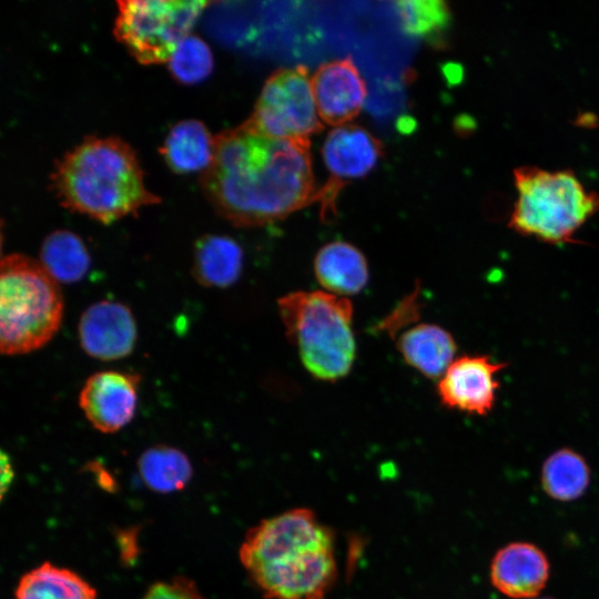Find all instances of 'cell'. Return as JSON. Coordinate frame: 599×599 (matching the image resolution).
I'll list each match as a JSON object with an SVG mask.
<instances>
[{
  "label": "cell",
  "mask_w": 599,
  "mask_h": 599,
  "mask_svg": "<svg viewBox=\"0 0 599 599\" xmlns=\"http://www.w3.org/2000/svg\"><path fill=\"white\" fill-rule=\"evenodd\" d=\"M82 349L91 357L114 361L131 354L136 341V323L131 309L114 301L90 305L78 326Z\"/></svg>",
  "instance_id": "11"
},
{
  "label": "cell",
  "mask_w": 599,
  "mask_h": 599,
  "mask_svg": "<svg viewBox=\"0 0 599 599\" xmlns=\"http://www.w3.org/2000/svg\"><path fill=\"white\" fill-rule=\"evenodd\" d=\"M405 362L428 378L441 377L455 361L457 345L453 335L435 324H418L398 339Z\"/></svg>",
  "instance_id": "16"
},
{
  "label": "cell",
  "mask_w": 599,
  "mask_h": 599,
  "mask_svg": "<svg viewBox=\"0 0 599 599\" xmlns=\"http://www.w3.org/2000/svg\"><path fill=\"white\" fill-rule=\"evenodd\" d=\"M591 481V468L586 458L569 447L552 451L542 463L540 485L545 494L560 502L582 497Z\"/></svg>",
  "instance_id": "19"
},
{
  "label": "cell",
  "mask_w": 599,
  "mask_h": 599,
  "mask_svg": "<svg viewBox=\"0 0 599 599\" xmlns=\"http://www.w3.org/2000/svg\"><path fill=\"white\" fill-rule=\"evenodd\" d=\"M114 35L142 64L167 62L207 4L196 0L118 1Z\"/></svg>",
  "instance_id": "7"
},
{
  "label": "cell",
  "mask_w": 599,
  "mask_h": 599,
  "mask_svg": "<svg viewBox=\"0 0 599 599\" xmlns=\"http://www.w3.org/2000/svg\"><path fill=\"white\" fill-rule=\"evenodd\" d=\"M312 87L321 120L336 126L357 116L367 95L365 81L348 58L322 64Z\"/></svg>",
  "instance_id": "14"
},
{
  "label": "cell",
  "mask_w": 599,
  "mask_h": 599,
  "mask_svg": "<svg viewBox=\"0 0 599 599\" xmlns=\"http://www.w3.org/2000/svg\"><path fill=\"white\" fill-rule=\"evenodd\" d=\"M201 186L215 210L237 226L282 220L315 196L309 142L272 139L246 123L222 132Z\"/></svg>",
  "instance_id": "1"
},
{
  "label": "cell",
  "mask_w": 599,
  "mask_h": 599,
  "mask_svg": "<svg viewBox=\"0 0 599 599\" xmlns=\"http://www.w3.org/2000/svg\"><path fill=\"white\" fill-rule=\"evenodd\" d=\"M397 6L403 28L409 34L433 35L449 19L448 8L443 1H402Z\"/></svg>",
  "instance_id": "24"
},
{
  "label": "cell",
  "mask_w": 599,
  "mask_h": 599,
  "mask_svg": "<svg viewBox=\"0 0 599 599\" xmlns=\"http://www.w3.org/2000/svg\"><path fill=\"white\" fill-rule=\"evenodd\" d=\"M40 263L59 283H75L90 268V255L82 240L73 232L50 233L40 248Z\"/></svg>",
  "instance_id": "22"
},
{
  "label": "cell",
  "mask_w": 599,
  "mask_h": 599,
  "mask_svg": "<svg viewBox=\"0 0 599 599\" xmlns=\"http://www.w3.org/2000/svg\"><path fill=\"white\" fill-rule=\"evenodd\" d=\"M514 179L518 196L509 227L521 235L567 243L599 210V195L588 191L570 170L521 166L514 170Z\"/></svg>",
  "instance_id": "6"
},
{
  "label": "cell",
  "mask_w": 599,
  "mask_h": 599,
  "mask_svg": "<svg viewBox=\"0 0 599 599\" xmlns=\"http://www.w3.org/2000/svg\"><path fill=\"white\" fill-rule=\"evenodd\" d=\"M314 273L326 292L345 297L359 293L368 281V264L354 245L334 241L319 248Z\"/></svg>",
  "instance_id": "15"
},
{
  "label": "cell",
  "mask_w": 599,
  "mask_h": 599,
  "mask_svg": "<svg viewBox=\"0 0 599 599\" xmlns=\"http://www.w3.org/2000/svg\"><path fill=\"white\" fill-rule=\"evenodd\" d=\"M550 577L546 552L529 541H511L500 547L489 564V580L501 595L511 599L540 596Z\"/></svg>",
  "instance_id": "12"
},
{
  "label": "cell",
  "mask_w": 599,
  "mask_h": 599,
  "mask_svg": "<svg viewBox=\"0 0 599 599\" xmlns=\"http://www.w3.org/2000/svg\"><path fill=\"white\" fill-rule=\"evenodd\" d=\"M240 561L267 599H323L337 577L334 534L308 508H292L252 527Z\"/></svg>",
  "instance_id": "2"
},
{
  "label": "cell",
  "mask_w": 599,
  "mask_h": 599,
  "mask_svg": "<svg viewBox=\"0 0 599 599\" xmlns=\"http://www.w3.org/2000/svg\"><path fill=\"white\" fill-rule=\"evenodd\" d=\"M51 186L60 203L104 224L155 204L132 148L116 136L87 138L55 162Z\"/></svg>",
  "instance_id": "3"
},
{
  "label": "cell",
  "mask_w": 599,
  "mask_h": 599,
  "mask_svg": "<svg viewBox=\"0 0 599 599\" xmlns=\"http://www.w3.org/2000/svg\"><path fill=\"white\" fill-rule=\"evenodd\" d=\"M14 599H97V591L74 571L43 562L21 577Z\"/></svg>",
  "instance_id": "20"
},
{
  "label": "cell",
  "mask_w": 599,
  "mask_h": 599,
  "mask_svg": "<svg viewBox=\"0 0 599 599\" xmlns=\"http://www.w3.org/2000/svg\"><path fill=\"white\" fill-rule=\"evenodd\" d=\"M380 154L379 141L367 130L354 124L335 126L322 146L323 161L333 177L331 186L322 192L325 203L329 202L331 195L336 194L338 185L370 172Z\"/></svg>",
  "instance_id": "13"
},
{
  "label": "cell",
  "mask_w": 599,
  "mask_h": 599,
  "mask_svg": "<svg viewBox=\"0 0 599 599\" xmlns=\"http://www.w3.org/2000/svg\"><path fill=\"white\" fill-rule=\"evenodd\" d=\"M505 363L486 355H465L456 358L440 377L437 394L444 406L468 414L486 415L496 400L497 374Z\"/></svg>",
  "instance_id": "9"
},
{
  "label": "cell",
  "mask_w": 599,
  "mask_h": 599,
  "mask_svg": "<svg viewBox=\"0 0 599 599\" xmlns=\"http://www.w3.org/2000/svg\"><path fill=\"white\" fill-rule=\"evenodd\" d=\"M140 376L118 370L91 375L79 395V405L89 423L105 434L115 433L134 417Z\"/></svg>",
  "instance_id": "10"
},
{
  "label": "cell",
  "mask_w": 599,
  "mask_h": 599,
  "mask_svg": "<svg viewBox=\"0 0 599 599\" xmlns=\"http://www.w3.org/2000/svg\"><path fill=\"white\" fill-rule=\"evenodd\" d=\"M160 152L176 173L204 172L212 163L215 136L197 120H184L171 128Z\"/></svg>",
  "instance_id": "17"
},
{
  "label": "cell",
  "mask_w": 599,
  "mask_h": 599,
  "mask_svg": "<svg viewBox=\"0 0 599 599\" xmlns=\"http://www.w3.org/2000/svg\"><path fill=\"white\" fill-rule=\"evenodd\" d=\"M278 313L302 364L315 378L335 382L354 363L353 307L346 297L322 291H298L277 302Z\"/></svg>",
  "instance_id": "4"
},
{
  "label": "cell",
  "mask_w": 599,
  "mask_h": 599,
  "mask_svg": "<svg viewBox=\"0 0 599 599\" xmlns=\"http://www.w3.org/2000/svg\"><path fill=\"white\" fill-rule=\"evenodd\" d=\"M63 316L59 282L40 261L22 254L0 263V348L21 355L44 346L58 332Z\"/></svg>",
  "instance_id": "5"
},
{
  "label": "cell",
  "mask_w": 599,
  "mask_h": 599,
  "mask_svg": "<svg viewBox=\"0 0 599 599\" xmlns=\"http://www.w3.org/2000/svg\"><path fill=\"white\" fill-rule=\"evenodd\" d=\"M245 123L272 139L309 142V136L322 130L323 121L306 69L296 67L274 72Z\"/></svg>",
  "instance_id": "8"
},
{
  "label": "cell",
  "mask_w": 599,
  "mask_h": 599,
  "mask_svg": "<svg viewBox=\"0 0 599 599\" xmlns=\"http://www.w3.org/2000/svg\"><path fill=\"white\" fill-rule=\"evenodd\" d=\"M138 469L144 485L161 494L183 489L193 474L189 457L182 450L165 445L143 451L138 460Z\"/></svg>",
  "instance_id": "21"
},
{
  "label": "cell",
  "mask_w": 599,
  "mask_h": 599,
  "mask_svg": "<svg viewBox=\"0 0 599 599\" xmlns=\"http://www.w3.org/2000/svg\"><path fill=\"white\" fill-rule=\"evenodd\" d=\"M143 599H206L196 583L184 576L152 585Z\"/></svg>",
  "instance_id": "25"
},
{
  "label": "cell",
  "mask_w": 599,
  "mask_h": 599,
  "mask_svg": "<svg viewBox=\"0 0 599 599\" xmlns=\"http://www.w3.org/2000/svg\"><path fill=\"white\" fill-rule=\"evenodd\" d=\"M171 74L184 84L206 79L213 69V54L197 35L189 34L176 47L167 61Z\"/></svg>",
  "instance_id": "23"
},
{
  "label": "cell",
  "mask_w": 599,
  "mask_h": 599,
  "mask_svg": "<svg viewBox=\"0 0 599 599\" xmlns=\"http://www.w3.org/2000/svg\"><path fill=\"white\" fill-rule=\"evenodd\" d=\"M243 266V252L233 240L223 235L201 237L194 250L193 275L211 287H226L238 278Z\"/></svg>",
  "instance_id": "18"
},
{
  "label": "cell",
  "mask_w": 599,
  "mask_h": 599,
  "mask_svg": "<svg viewBox=\"0 0 599 599\" xmlns=\"http://www.w3.org/2000/svg\"><path fill=\"white\" fill-rule=\"evenodd\" d=\"M532 599H556V598H554V597H548V596H542V597H541V596H538V597L532 598Z\"/></svg>",
  "instance_id": "26"
}]
</instances>
